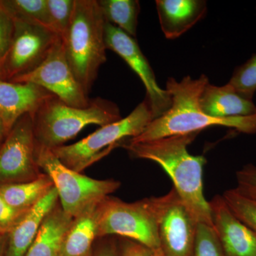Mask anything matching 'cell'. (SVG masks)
I'll list each match as a JSON object with an SVG mask.
<instances>
[{
  "label": "cell",
  "instance_id": "obj_1",
  "mask_svg": "<svg viewBox=\"0 0 256 256\" xmlns=\"http://www.w3.org/2000/svg\"><path fill=\"white\" fill-rule=\"evenodd\" d=\"M198 134L170 136L142 142L128 141L122 146L134 158L159 164L197 222L213 226L210 203L204 195L202 178L206 158L192 156L188 150Z\"/></svg>",
  "mask_w": 256,
  "mask_h": 256
},
{
  "label": "cell",
  "instance_id": "obj_2",
  "mask_svg": "<svg viewBox=\"0 0 256 256\" xmlns=\"http://www.w3.org/2000/svg\"><path fill=\"white\" fill-rule=\"evenodd\" d=\"M208 82V77L204 74L196 79L188 76L180 82L170 77L166 90L171 96V107L162 116L153 120L140 134L129 139V142H146L170 136L200 133L213 126H224L245 134H255L256 114L229 118H215L205 114L200 107V98Z\"/></svg>",
  "mask_w": 256,
  "mask_h": 256
},
{
  "label": "cell",
  "instance_id": "obj_3",
  "mask_svg": "<svg viewBox=\"0 0 256 256\" xmlns=\"http://www.w3.org/2000/svg\"><path fill=\"white\" fill-rule=\"evenodd\" d=\"M105 18L96 0H75L73 16L62 37L67 62L88 96L107 60Z\"/></svg>",
  "mask_w": 256,
  "mask_h": 256
},
{
  "label": "cell",
  "instance_id": "obj_4",
  "mask_svg": "<svg viewBox=\"0 0 256 256\" xmlns=\"http://www.w3.org/2000/svg\"><path fill=\"white\" fill-rule=\"evenodd\" d=\"M36 143L48 149L64 146L89 124L107 126L122 118L118 106L97 98L86 108L67 105L52 96L31 114Z\"/></svg>",
  "mask_w": 256,
  "mask_h": 256
},
{
  "label": "cell",
  "instance_id": "obj_5",
  "mask_svg": "<svg viewBox=\"0 0 256 256\" xmlns=\"http://www.w3.org/2000/svg\"><path fill=\"white\" fill-rule=\"evenodd\" d=\"M153 120L150 106L146 99L127 117L100 127L74 144L58 146L52 150L66 166L80 173L108 156L124 140L140 134Z\"/></svg>",
  "mask_w": 256,
  "mask_h": 256
},
{
  "label": "cell",
  "instance_id": "obj_6",
  "mask_svg": "<svg viewBox=\"0 0 256 256\" xmlns=\"http://www.w3.org/2000/svg\"><path fill=\"white\" fill-rule=\"evenodd\" d=\"M36 156L42 172L53 182L62 208L74 218L97 206L120 188L117 180H96L69 169L52 150L37 143Z\"/></svg>",
  "mask_w": 256,
  "mask_h": 256
},
{
  "label": "cell",
  "instance_id": "obj_7",
  "mask_svg": "<svg viewBox=\"0 0 256 256\" xmlns=\"http://www.w3.org/2000/svg\"><path fill=\"white\" fill-rule=\"evenodd\" d=\"M117 236L162 250L150 198L126 202L108 196L98 206V238Z\"/></svg>",
  "mask_w": 256,
  "mask_h": 256
},
{
  "label": "cell",
  "instance_id": "obj_8",
  "mask_svg": "<svg viewBox=\"0 0 256 256\" xmlns=\"http://www.w3.org/2000/svg\"><path fill=\"white\" fill-rule=\"evenodd\" d=\"M158 223L160 248L165 256H192L198 222L174 188L150 197Z\"/></svg>",
  "mask_w": 256,
  "mask_h": 256
},
{
  "label": "cell",
  "instance_id": "obj_9",
  "mask_svg": "<svg viewBox=\"0 0 256 256\" xmlns=\"http://www.w3.org/2000/svg\"><path fill=\"white\" fill-rule=\"evenodd\" d=\"M14 25L11 46L0 60V79L6 82H12L37 68L60 36L40 25L16 20Z\"/></svg>",
  "mask_w": 256,
  "mask_h": 256
},
{
  "label": "cell",
  "instance_id": "obj_10",
  "mask_svg": "<svg viewBox=\"0 0 256 256\" xmlns=\"http://www.w3.org/2000/svg\"><path fill=\"white\" fill-rule=\"evenodd\" d=\"M31 114L22 116L0 146V185L28 182L44 172L37 164Z\"/></svg>",
  "mask_w": 256,
  "mask_h": 256
},
{
  "label": "cell",
  "instance_id": "obj_11",
  "mask_svg": "<svg viewBox=\"0 0 256 256\" xmlns=\"http://www.w3.org/2000/svg\"><path fill=\"white\" fill-rule=\"evenodd\" d=\"M10 82L35 84L74 107H88L92 102L74 76L60 36L56 40L46 58L37 68Z\"/></svg>",
  "mask_w": 256,
  "mask_h": 256
},
{
  "label": "cell",
  "instance_id": "obj_12",
  "mask_svg": "<svg viewBox=\"0 0 256 256\" xmlns=\"http://www.w3.org/2000/svg\"><path fill=\"white\" fill-rule=\"evenodd\" d=\"M105 42L107 50H112L127 63L144 84L146 100L150 106L154 119L160 118L171 107L172 99L166 89L161 88L148 60L143 54L136 38L120 28L106 22Z\"/></svg>",
  "mask_w": 256,
  "mask_h": 256
},
{
  "label": "cell",
  "instance_id": "obj_13",
  "mask_svg": "<svg viewBox=\"0 0 256 256\" xmlns=\"http://www.w3.org/2000/svg\"><path fill=\"white\" fill-rule=\"evenodd\" d=\"M212 222L224 256H256V234L216 195L208 202Z\"/></svg>",
  "mask_w": 256,
  "mask_h": 256
},
{
  "label": "cell",
  "instance_id": "obj_14",
  "mask_svg": "<svg viewBox=\"0 0 256 256\" xmlns=\"http://www.w3.org/2000/svg\"><path fill=\"white\" fill-rule=\"evenodd\" d=\"M52 96L54 95L35 84L0 79V117L6 134L22 116L33 114Z\"/></svg>",
  "mask_w": 256,
  "mask_h": 256
},
{
  "label": "cell",
  "instance_id": "obj_15",
  "mask_svg": "<svg viewBox=\"0 0 256 256\" xmlns=\"http://www.w3.org/2000/svg\"><path fill=\"white\" fill-rule=\"evenodd\" d=\"M160 28L168 40L186 33L206 16L204 0H156Z\"/></svg>",
  "mask_w": 256,
  "mask_h": 256
},
{
  "label": "cell",
  "instance_id": "obj_16",
  "mask_svg": "<svg viewBox=\"0 0 256 256\" xmlns=\"http://www.w3.org/2000/svg\"><path fill=\"white\" fill-rule=\"evenodd\" d=\"M54 186L26 214L8 234L5 256H24L36 238L42 224L58 203Z\"/></svg>",
  "mask_w": 256,
  "mask_h": 256
},
{
  "label": "cell",
  "instance_id": "obj_17",
  "mask_svg": "<svg viewBox=\"0 0 256 256\" xmlns=\"http://www.w3.org/2000/svg\"><path fill=\"white\" fill-rule=\"evenodd\" d=\"M202 110L215 118L244 117L256 114L254 101L238 94L228 84L217 86L208 82L200 98Z\"/></svg>",
  "mask_w": 256,
  "mask_h": 256
},
{
  "label": "cell",
  "instance_id": "obj_18",
  "mask_svg": "<svg viewBox=\"0 0 256 256\" xmlns=\"http://www.w3.org/2000/svg\"><path fill=\"white\" fill-rule=\"evenodd\" d=\"M73 220V217L64 212L58 202L46 216L24 256H58L64 237Z\"/></svg>",
  "mask_w": 256,
  "mask_h": 256
},
{
  "label": "cell",
  "instance_id": "obj_19",
  "mask_svg": "<svg viewBox=\"0 0 256 256\" xmlns=\"http://www.w3.org/2000/svg\"><path fill=\"white\" fill-rule=\"evenodd\" d=\"M98 206L74 218L58 256H92L98 238Z\"/></svg>",
  "mask_w": 256,
  "mask_h": 256
},
{
  "label": "cell",
  "instance_id": "obj_20",
  "mask_svg": "<svg viewBox=\"0 0 256 256\" xmlns=\"http://www.w3.org/2000/svg\"><path fill=\"white\" fill-rule=\"evenodd\" d=\"M54 186L50 176L43 173L34 181L0 185V195L12 208L26 213Z\"/></svg>",
  "mask_w": 256,
  "mask_h": 256
},
{
  "label": "cell",
  "instance_id": "obj_21",
  "mask_svg": "<svg viewBox=\"0 0 256 256\" xmlns=\"http://www.w3.org/2000/svg\"><path fill=\"white\" fill-rule=\"evenodd\" d=\"M106 22L110 23L128 35H137L140 4L138 0H98Z\"/></svg>",
  "mask_w": 256,
  "mask_h": 256
},
{
  "label": "cell",
  "instance_id": "obj_22",
  "mask_svg": "<svg viewBox=\"0 0 256 256\" xmlns=\"http://www.w3.org/2000/svg\"><path fill=\"white\" fill-rule=\"evenodd\" d=\"M0 3L13 20L40 25L53 31L46 0H1Z\"/></svg>",
  "mask_w": 256,
  "mask_h": 256
},
{
  "label": "cell",
  "instance_id": "obj_23",
  "mask_svg": "<svg viewBox=\"0 0 256 256\" xmlns=\"http://www.w3.org/2000/svg\"><path fill=\"white\" fill-rule=\"evenodd\" d=\"M222 196L234 214L256 234V198L237 188L227 190Z\"/></svg>",
  "mask_w": 256,
  "mask_h": 256
},
{
  "label": "cell",
  "instance_id": "obj_24",
  "mask_svg": "<svg viewBox=\"0 0 256 256\" xmlns=\"http://www.w3.org/2000/svg\"><path fill=\"white\" fill-rule=\"evenodd\" d=\"M228 84L240 95L252 100L256 92V54L236 68Z\"/></svg>",
  "mask_w": 256,
  "mask_h": 256
},
{
  "label": "cell",
  "instance_id": "obj_25",
  "mask_svg": "<svg viewBox=\"0 0 256 256\" xmlns=\"http://www.w3.org/2000/svg\"><path fill=\"white\" fill-rule=\"evenodd\" d=\"M50 28L62 37L73 16L75 0H46Z\"/></svg>",
  "mask_w": 256,
  "mask_h": 256
},
{
  "label": "cell",
  "instance_id": "obj_26",
  "mask_svg": "<svg viewBox=\"0 0 256 256\" xmlns=\"http://www.w3.org/2000/svg\"><path fill=\"white\" fill-rule=\"evenodd\" d=\"M192 256H224L222 246L213 226L198 223Z\"/></svg>",
  "mask_w": 256,
  "mask_h": 256
},
{
  "label": "cell",
  "instance_id": "obj_27",
  "mask_svg": "<svg viewBox=\"0 0 256 256\" xmlns=\"http://www.w3.org/2000/svg\"><path fill=\"white\" fill-rule=\"evenodd\" d=\"M14 20L0 3V60L8 53L14 34Z\"/></svg>",
  "mask_w": 256,
  "mask_h": 256
},
{
  "label": "cell",
  "instance_id": "obj_28",
  "mask_svg": "<svg viewBox=\"0 0 256 256\" xmlns=\"http://www.w3.org/2000/svg\"><path fill=\"white\" fill-rule=\"evenodd\" d=\"M117 246L119 256H165L162 250H154L130 239L119 237Z\"/></svg>",
  "mask_w": 256,
  "mask_h": 256
},
{
  "label": "cell",
  "instance_id": "obj_29",
  "mask_svg": "<svg viewBox=\"0 0 256 256\" xmlns=\"http://www.w3.org/2000/svg\"><path fill=\"white\" fill-rule=\"evenodd\" d=\"M237 188L252 198H256V166L248 164L236 172Z\"/></svg>",
  "mask_w": 256,
  "mask_h": 256
},
{
  "label": "cell",
  "instance_id": "obj_30",
  "mask_svg": "<svg viewBox=\"0 0 256 256\" xmlns=\"http://www.w3.org/2000/svg\"><path fill=\"white\" fill-rule=\"evenodd\" d=\"M26 213L12 208L0 195V234H9Z\"/></svg>",
  "mask_w": 256,
  "mask_h": 256
},
{
  "label": "cell",
  "instance_id": "obj_31",
  "mask_svg": "<svg viewBox=\"0 0 256 256\" xmlns=\"http://www.w3.org/2000/svg\"><path fill=\"white\" fill-rule=\"evenodd\" d=\"M101 239L97 248L92 249V256H119L117 240L109 236Z\"/></svg>",
  "mask_w": 256,
  "mask_h": 256
},
{
  "label": "cell",
  "instance_id": "obj_32",
  "mask_svg": "<svg viewBox=\"0 0 256 256\" xmlns=\"http://www.w3.org/2000/svg\"><path fill=\"white\" fill-rule=\"evenodd\" d=\"M6 242L8 234H0V256L6 255Z\"/></svg>",
  "mask_w": 256,
  "mask_h": 256
},
{
  "label": "cell",
  "instance_id": "obj_33",
  "mask_svg": "<svg viewBox=\"0 0 256 256\" xmlns=\"http://www.w3.org/2000/svg\"><path fill=\"white\" fill-rule=\"evenodd\" d=\"M4 134H6V131H5V128L4 126V122H3L2 119L0 117V141L2 139Z\"/></svg>",
  "mask_w": 256,
  "mask_h": 256
}]
</instances>
